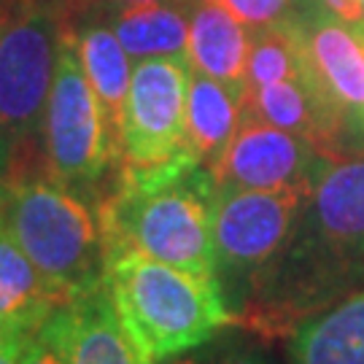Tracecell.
Listing matches in <instances>:
<instances>
[{"mask_svg": "<svg viewBox=\"0 0 364 364\" xmlns=\"http://www.w3.org/2000/svg\"><path fill=\"white\" fill-rule=\"evenodd\" d=\"M221 364H270L267 362V356L259 351H254V348H237V351H230Z\"/></svg>", "mask_w": 364, "mask_h": 364, "instance_id": "24", "label": "cell"}, {"mask_svg": "<svg viewBox=\"0 0 364 364\" xmlns=\"http://www.w3.org/2000/svg\"><path fill=\"white\" fill-rule=\"evenodd\" d=\"M219 3L227 6L246 27H262L291 14L294 0H219Z\"/></svg>", "mask_w": 364, "mask_h": 364, "instance_id": "21", "label": "cell"}, {"mask_svg": "<svg viewBox=\"0 0 364 364\" xmlns=\"http://www.w3.org/2000/svg\"><path fill=\"white\" fill-rule=\"evenodd\" d=\"M243 114H251L281 130L302 135L305 141H311L313 146H318L321 151H329V154L346 146L340 119L318 95V90L308 81V76L248 90L243 100Z\"/></svg>", "mask_w": 364, "mask_h": 364, "instance_id": "12", "label": "cell"}, {"mask_svg": "<svg viewBox=\"0 0 364 364\" xmlns=\"http://www.w3.org/2000/svg\"><path fill=\"white\" fill-rule=\"evenodd\" d=\"M248 30L219 0H200L189 16L192 68L246 95Z\"/></svg>", "mask_w": 364, "mask_h": 364, "instance_id": "13", "label": "cell"}, {"mask_svg": "<svg viewBox=\"0 0 364 364\" xmlns=\"http://www.w3.org/2000/svg\"><path fill=\"white\" fill-rule=\"evenodd\" d=\"M73 299L33 264L0 219V332L27 338Z\"/></svg>", "mask_w": 364, "mask_h": 364, "instance_id": "11", "label": "cell"}, {"mask_svg": "<svg viewBox=\"0 0 364 364\" xmlns=\"http://www.w3.org/2000/svg\"><path fill=\"white\" fill-rule=\"evenodd\" d=\"M68 305L54 313L38 332L27 335L16 364H70V348H68L70 313H68Z\"/></svg>", "mask_w": 364, "mask_h": 364, "instance_id": "20", "label": "cell"}, {"mask_svg": "<svg viewBox=\"0 0 364 364\" xmlns=\"http://www.w3.org/2000/svg\"><path fill=\"white\" fill-rule=\"evenodd\" d=\"M329 151L302 135L281 130L264 119L243 114L232 141L208 165L216 186L240 189H289L313 186Z\"/></svg>", "mask_w": 364, "mask_h": 364, "instance_id": "10", "label": "cell"}, {"mask_svg": "<svg viewBox=\"0 0 364 364\" xmlns=\"http://www.w3.org/2000/svg\"><path fill=\"white\" fill-rule=\"evenodd\" d=\"M68 313L70 364H141L105 284L73 299Z\"/></svg>", "mask_w": 364, "mask_h": 364, "instance_id": "17", "label": "cell"}, {"mask_svg": "<svg viewBox=\"0 0 364 364\" xmlns=\"http://www.w3.org/2000/svg\"><path fill=\"white\" fill-rule=\"evenodd\" d=\"M22 343H25V338H19V335L0 332V364H16L19 362Z\"/></svg>", "mask_w": 364, "mask_h": 364, "instance_id": "23", "label": "cell"}, {"mask_svg": "<svg viewBox=\"0 0 364 364\" xmlns=\"http://www.w3.org/2000/svg\"><path fill=\"white\" fill-rule=\"evenodd\" d=\"M243 92L192 68L186 90V141L183 151L208 168L232 141L243 122Z\"/></svg>", "mask_w": 364, "mask_h": 364, "instance_id": "15", "label": "cell"}, {"mask_svg": "<svg viewBox=\"0 0 364 364\" xmlns=\"http://www.w3.org/2000/svg\"><path fill=\"white\" fill-rule=\"evenodd\" d=\"M159 364H205V362L197 359V356H173V359H165V362Z\"/></svg>", "mask_w": 364, "mask_h": 364, "instance_id": "25", "label": "cell"}, {"mask_svg": "<svg viewBox=\"0 0 364 364\" xmlns=\"http://www.w3.org/2000/svg\"><path fill=\"white\" fill-rule=\"evenodd\" d=\"M297 16L305 76L340 119L346 146L364 149V41L316 0Z\"/></svg>", "mask_w": 364, "mask_h": 364, "instance_id": "9", "label": "cell"}, {"mask_svg": "<svg viewBox=\"0 0 364 364\" xmlns=\"http://www.w3.org/2000/svg\"><path fill=\"white\" fill-rule=\"evenodd\" d=\"M63 41L60 22L41 9L0 33V181L49 173L43 124Z\"/></svg>", "mask_w": 364, "mask_h": 364, "instance_id": "5", "label": "cell"}, {"mask_svg": "<svg viewBox=\"0 0 364 364\" xmlns=\"http://www.w3.org/2000/svg\"><path fill=\"white\" fill-rule=\"evenodd\" d=\"M192 63L151 57L132 68L122 122V168H154L183 154Z\"/></svg>", "mask_w": 364, "mask_h": 364, "instance_id": "8", "label": "cell"}, {"mask_svg": "<svg viewBox=\"0 0 364 364\" xmlns=\"http://www.w3.org/2000/svg\"><path fill=\"white\" fill-rule=\"evenodd\" d=\"M70 38H73V46H76V54L90 78L92 90L103 105L108 132L117 144L119 162H122V122H124V105H127L132 68H135L132 57L111 27H87Z\"/></svg>", "mask_w": 364, "mask_h": 364, "instance_id": "16", "label": "cell"}, {"mask_svg": "<svg viewBox=\"0 0 364 364\" xmlns=\"http://www.w3.org/2000/svg\"><path fill=\"white\" fill-rule=\"evenodd\" d=\"M302 76H305V46L294 11L270 25L251 27L246 92Z\"/></svg>", "mask_w": 364, "mask_h": 364, "instance_id": "19", "label": "cell"}, {"mask_svg": "<svg viewBox=\"0 0 364 364\" xmlns=\"http://www.w3.org/2000/svg\"><path fill=\"white\" fill-rule=\"evenodd\" d=\"M291 364H364V289L311 313L289 340Z\"/></svg>", "mask_w": 364, "mask_h": 364, "instance_id": "14", "label": "cell"}, {"mask_svg": "<svg viewBox=\"0 0 364 364\" xmlns=\"http://www.w3.org/2000/svg\"><path fill=\"white\" fill-rule=\"evenodd\" d=\"M364 275V149L332 151L318 170L308 208L287 257L248 302L240 321L257 316L275 326L281 316L321 305L346 284Z\"/></svg>", "mask_w": 364, "mask_h": 364, "instance_id": "1", "label": "cell"}, {"mask_svg": "<svg viewBox=\"0 0 364 364\" xmlns=\"http://www.w3.org/2000/svg\"><path fill=\"white\" fill-rule=\"evenodd\" d=\"M0 219L33 264L70 299L105 284L100 213L76 189L49 173L0 181Z\"/></svg>", "mask_w": 364, "mask_h": 364, "instance_id": "4", "label": "cell"}, {"mask_svg": "<svg viewBox=\"0 0 364 364\" xmlns=\"http://www.w3.org/2000/svg\"><path fill=\"white\" fill-rule=\"evenodd\" d=\"M6 25H9V14L0 9V33H3V27H6Z\"/></svg>", "mask_w": 364, "mask_h": 364, "instance_id": "26", "label": "cell"}, {"mask_svg": "<svg viewBox=\"0 0 364 364\" xmlns=\"http://www.w3.org/2000/svg\"><path fill=\"white\" fill-rule=\"evenodd\" d=\"M46 168L70 189H90L119 162L117 144L108 132L103 105L81 68L70 33H65L60 65L46 105Z\"/></svg>", "mask_w": 364, "mask_h": 364, "instance_id": "7", "label": "cell"}, {"mask_svg": "<svg viewBox=\"0 0 364 364\" xmlns=\"http://www.w3.org/2000/svg\"><path fill=\"white\" fill-rule=\"evenodd\" d=\"M318 3L346 25L364 22V0H318Z\"/></svg>", "mask_w": 364, "mask_h": 364, "instance_id": "22", "label": "cell"}, {"mask_svg": "<svg viewBox=\"0 0 364 364\" xmlns=\"http://www.w3.org/2000/svg\"><path fill=\"white\" fill-rule=\"evenodd\" d=\"M313 186L240 189L216 186L213 248L216 273L227 297L235 291L246 308L287 257L308 208ZM240 308V311H243Z\"/></svg>", "mask_w": 364, "mask_h": 364, "instance_id": "6", "label": "cell"}, {"mask_svg": "<svg viewBox=\"0 0 364 364\" xmlns=\"http://www.w3.org/2000/svg\"><path fill=\"white\" fill-rule=\"evenodd\" d=\"M117 3H122V6H130V3H149V0H117Z\"/></svg>", "mask_w": 364, "mask_h": 364, "instance_id": "28", "label": "cell"}, {"mask_svg": "<svg viewBox=\"0 0 364 364\" xmlns=\"http://www.w3.org/2000/svg\"><path fill=\"white\" fill-rule=\"evenodd\" d=\"M353 30H356V33H359V36H362V41H364V22H359V25H351Z\"/></svg>", "mask_w": 364, "mask_h": 364, "instance_id": "27", "label": "cell"}, {"mask_svg": "<svg viewBox=\"0 0 364 364\" xmlns=\"http://www.w3.org/2000/svg\"><path fill=\"white\" fill-rule=\"evenodd\" d=\"M111 30L135 63L151 57L189 60V22L165 0L124 6L114 16Z\"/></svg>", "mask_w": 364, "mask_h": 364, "instance_id": "18", "label": "cell"}, {"mask_svg": "<svg viewBox=\"0 0 364 364\" xmlns=\"http://www.w3.org/2000/svg\"><path fill=\"white\" fill-rule=\"evenodd\" d=\"M213 197L210 170L186 151L154 168H122L117 189L97 205L105 254L132 248L203 278H219Z\"/></svg>", "mask_w": 364, "mask_h": 364, "instance_id": "2", "label": "cell"}, {"mask_svg": "<svg viewBox=\"0 0 364 364\" xmlns=\"http://www.w3.org/2000/svg\"><path fill=\"white\" fill-rule=\"evenodd\" d=\"M105 287L141 364H159L240 321L219 278H203L132 248L105 254Z\"/></svg>", "mask_w": 364, "mask_h": 364, "instance_id": "3", "label": "cell"}]
</instances>
